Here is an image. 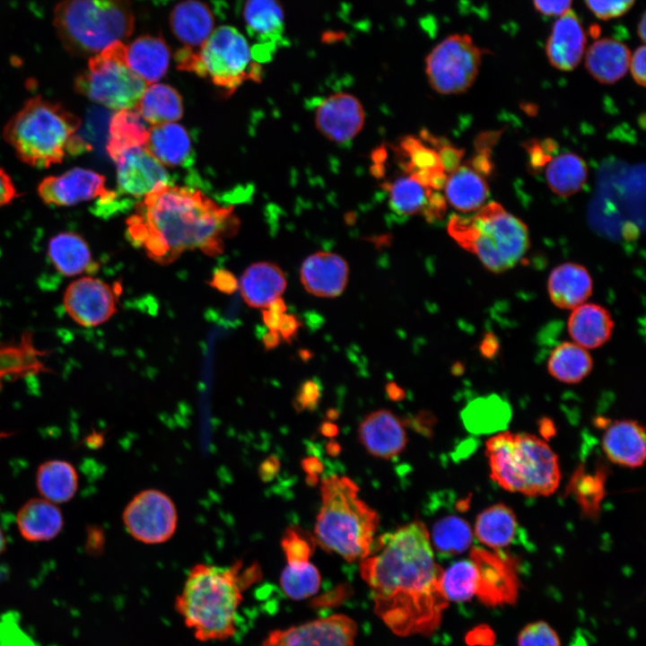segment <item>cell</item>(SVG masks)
Here are the masks:
<instances>
[{
	"mask_svg": "<svg viewBox=\"0 0 646 646\" xmlns=\"http://www.w3.org/2000/svg\"><path fill=\"white\" fill-rule=\"evenodd\" d=\"M378 546L376 554L360 563L375 614L399 636L432 633L449 601L441 590L443 570L434 560L425 525L411 522L383 535Z\"/></svg>",
	"mask_w": 646,
	"mask_h": 646,
	"instance_id": "cell-1",
	"label": "cell"
},
{
	"mask_svg": "<svg viewBox=\"0 0 646 646\" xmlns=\"http://www.w3.org/2000/svg\"><path fill=\"white\" fill-rule=\"evenodd\" d=\"M238 217L202 192L162 184L145 195L127 220V237L157 263L166 265L184 251L214 256L236 233Z\"/></svg>",
	"mask_w": 646,
	"mask_h": 646,
	"instance_id": "cell-2",
	"label": "cell"
},
{
	"mask_svg": "<svg viewBox=\"0 0 646 646\" xmlns=\"http://www.w3.org/2000/svg\"><path fill=\"white\" fill-rule=\"evenodd\" d=\"M241 568L236 561L228 567L197 563L190 569L174 609L197 641H225L236 633L242 591L262 576L256 563Z\"/></svg>",
	"mask_w": 646,
	"mask_h": 646,
	"instance_id": "cell-3",
	"label": "cell"
},
{
	"mask_svg": "<svg viewBox=\"0 0 646 646\" xmlns=\"http://www.w3.org/2000/svg\"><path fill=\"white\" fill-rule=\"evenodd\" d=\"M80 126V118L62 104L38 95L7 121L3 136L22 162L46 169L89 150L77 135Z\"/></svg>",
	"mask_w": 646,
	"mask_h": 646,
	"instance_id": "cell-4",
	"label": "cell"
},
{
	"mask_svg": "<svg viewBox=\"0 0 646 646\" xmlns=\"http://www.w3.org/2000/svg\"><path fill=\"white\" fill-rule=\"evenodd\" d=\"M320 492L316 542L347 562L369 556L380 518L358 497V485L347 476L333 475L322 480Z\"/></svg>",
	"mask_w": 646,
	"mask_h": 646,
	"instance_id": "cell-5",
	"label": "cell"
},
{
	"mask_svg": "<svg viewBox=\"0 0 646 646\" xmlns=\"http://www.w3.org/2000/svg\"><path fill=\"white\" fill-rule=\"evenodd\" d=\"M491 477L503 489L527 496H547L558 487V458L537 436L502 432L486 441Z\"/></svg>",
	"mask_w": 646,
	"mask_h": 646,
	"instance_id": "cell-6",
	"label": "cell"
},
{
	"mask_svg": "<svg viewBox=\"0 0 646 646\" xmlns=\"http://www.w3.org/2000/svg\"><path fill=\"white\" fill-rule=\"evenodd\" d=\"M447 229L460 247L493 273L516 266L530 244L527 225L496 202L484 205L470 216L452 215Z\"/></svg>",
	"mask_w": 646,
	"mask_h": 646,
	"instance_id": "cell-7",
	"label": "cell"
},
{
	"mask_svg": "<svg viewBox=\"0 0 646 646\" xmlns=\"http://www.w3.org/2000/svg\"><path fill=\"white\" fill-rule=\"evenodd\" d=\"M53 24L67 52L86 57L127 39L135 16L130 0H60Z\"/></svg>",
	"mask_w": 646,
	"mask_h": 646,
	"instance_id": "cell-8",
	"label": "cell"
},
{
	"mask_svg": "<svg viewBox=\"0 0 646 646\" xmlns=\"http://www.w3.org/2000/svg\"><path fill=\"white\" fill-rule=\"evenodd\" d=\"M175 59L179 69L207 77L228 93L246 81L260 82L262 78V66L249 41L230 25L214 29L197 51L185 47L179 49Z\"/></svg>",
	"mask_w": 646,
	"mask_h": 646,
	"instance_id": "cell-9",
	"label": "cell"
},
{
	"mask_svg": "<svg viewBox=\"0 0 646 646\" xmlns=\"http://www.w3.org/2000/svg\"><path fill=\"white\" fill-rule=\"evenodd\" d=\"M147 85L128 67L122 41L92 56L86 70L74 80L78 93L117 110L134 109Z\"/></svg>",
	"mask_w": 646,
	"mask_h": 646,
	"instance_id": "cell-10",
	"label": "cell"
},
{
	"mask_svg": "<svg viewBox=\"0 0 646 646\" xmlns=\"http://www.w3.org/2000/svg\"><path fill=\"white\" fill-rule=\"evenodd\" d=\"M485 53L467 33L449 35L425 57L430 86L441 94L465 92L476 81Z\"/></svg>",
	"mask_w": 646,
	"mask_h": 646,
	"instance_id": "cell-11",
	"label": "cell"
},
{
	"mask_svg": "<svg viewBox=\"0 0 646 646\" xmlns=\"http://www.w3.org/2000/svg\"><path fill=\"white\" fill-rule=\"evenodd\" d=\"M122 519L128 533L147 545L168 541L178 525L173 501L156 489H146L135 494L126 506Z\"/></svg>",
	"mask_w": 646,
	"mask_h": 646,
	"instance_id": "cell-12",
	"label": "cell"
},
{
	"mask_svg": "<svg viewBox=\"0 0 646 646\" xmlns=\"http://www.w3.org/2000/svg\"><path fill=\"white\" fill-rule=\"evenodd\" d=\"M105 181V177L94 170L74 167L44 178L37 192L43 203L56 206H71L100 197L102 213L117 202L116 192L107 189Z\"/></svg>",
	"mask_w": 646,
	"mask_h": 646,
	"instance_id": "cell-13",
	"label": "cell"
},
{
	"mask_svg": "<svg viewBox=\"0 0 646 646\" xmlns=\"http://www.w3.org/2000/svg\"><path fill=\"white\" fill-rule=\"evenodd\" d=\"M356 623L337 614L268 633L262 646H354Z\"/></svg>",
	"mask_w": 646,
	"mask_h": 646,
	"instance_id": "cell-14",
	"label": "cell"
},
{
	"mask_svg": "<svg viewBox=\"0 0 646 646\" xmlns=\"http://www.w3.org/2000/svg\"><path fill=\"white\" fill-rule=\"evenodd\" d=\"M470 560L476 571V595L488 606L510 604L518 594V577L514 562L500 550L474 547Z\"/></svg>",
	"mask_w": 646,
	"mask_h": 646,
	"instance_id": "cell-15",
	"label": "cell"
},
{
	"mask_svg": "<svg viewBox=\"0 0 646 646\" xmlns=\"http://www.w3.org/2000/svg\"><path fill=\"white\" fill-rule=\"evenodd\" d=\"M63 303L69 317L83 327L99 326L117 311L113 289L92 276H83L72 282L65 291Z\"/></svg>",
	"mask_w": 646,
	"mask_h": 646,
	"instance_id": "cell-16",
	"label": "cell"
},
{
	"mask_svg": "<svg viewBox=\"0 0 646 646\" xmlns=\"http://www.w3.org/2000/svg\"><path fill=\"white\" fill-rule=\"evenodd\" d=\"M365 112L361 101L348 92H336L321 100L315 112L319 132L331 142L344 144L363 128Z\"/></svg>",
	"mask_w": 646,
	"mask_h": 646,
	"instance_id": "cell-17",
	"label": "cell"
},
{
	"mask_svg": "<svg viewBox=\"0 0 646 646\" xmlns=\"http://www.w3.org/2000/svg\"><path fill=\"white\" fill-rule=\"evenodd\" d=\"M117 163V197L144 196L162 184H169L170 176L144 146L122 152L114 161Z\"/></svg>",
	"mask_w": 646,
	"mask_h": 646,
	"instance_id": "cell-18",
	"label": "cell"
},
{
	"mask_svg": "<svg viewBox=\"0 0 646 646\" xmlns=\"http://www.w3.org/2000/svg\"><path fill=\"white\" fill-rule=\"evenodd\" d=\"M587 35L583 24L570 10L557 18L546 43V55L554 68L569 72L581 63L586 48Z\"/></svg>",
	"mask_w": 646,
	"mask_h": 646,
	"instance_id": "cell-19",
	"label": "cell"
},
{
	"mask_svg": "<svg viewBox=\"0 0 646 646\" xmlns=\"http://www.w3.org/2000/svg\"><path fill=\"white\" fill-rule=\"evenodd\" d=\"M392 209L402 215L422 214L428 221L442 217L445 197L423 186L412 176H402L383 185Z\"/></svg>",
	"mask_w": 646,
	"mask_h": 646,
	"instance_id": "cell-20",
	"label": "cell"
},
{
	"mask_svg": "<svg viewBox=\"0 0 646 646\" xmlns=\"http://www.w3.org/2000/svg\"><path fill=\"white\" fill-rule=\"evenodd\" d=\"M348 275V264L341 256L333 252L319 251L303 261L301 282L309 293L318 297L333 298L344 292Z\"/></svg>",
	"mask_w": 646,
	"mask_h": 646,
	"instance_id": "cell-21",
	"label": "cell"
},
{
	"mask_svg": "<svg viewBox=\"0 0 646 646\" xmlns=\"http://www.w3.org/2000/svg\"><path fill=\"white\" fill-rule=\"evenodd\" d=\"M359 439L370 454L385 459L398 455L406 444V433L402 422L385 409L371 412L362 420L359 427Z\"/></svg>",
	"mask_w": 646,
	"mask_h": 646,
	"instance_id": "cell-22",
	"label": "cell"
},
{
	"mask_svg": "<svg viewBox=\"0 0 646 646\" xmlns=\"http://www.w3.org/2000/svg\"><path fill=\"white\" fill-rule=\"evenodd\" d=\"M243 18L249 36L256 41L251 47L255 58L265 60L266 48L283 36L284 11L279 0H246Z\"/></svg>",
	"mask_w": 646,
	"mask_h": 646,
	"instance_id": "cell-23",
	"label": "cell"
},
{
	"mask_svg": "<svg viewBox=\"0 0 646 646\" xmlns=\"http://www.w3.org/2000/svg\"><path fill=\"white\" fill-rule=\"evenodd\" d=\"M602 448L606 456L617 465L641 467L646 457L644 428L633 420L612 422L603 434Z\"/></svg>",
	"mask_w": 646,
	"mask_h": 646,
	"instance_id": "cell-24",
	"label": "cell"
},
{
	"mask_svg": "<svg viewBox=\"0 0 646 646\" xmlns=\"http://www.w3.org/2000/svg\"><path fill=\"white\" fill-rule=\"evenodd\" d=\"M239 287L244 301L252 308L266 309L286 289L283 270L271 262H257L242 274Z\"/></svg>",
	"mask_w": 646,
	"mask_h": 646,
	"instance_id": "cell-25",
	"label": "cell"
},
{
	"mask_svg": "<svg viewBox=\"0 0 646 646\" xmlns=\"http://www.w3.org/2000/svg\"><path fill=\"white\" fill-rule=\"evenodd\" d=\"M169 22L174 36L191 49L200 48L214 30L213 12L199 0H183L177 4Z\"/></svg>",
	"mask_w": 646,
	"mask_h": 646,
	"instance_id": "cell-26",
	"label": "cell"
},
{
	"mask_svg": "<svg viewBox=\"0 0 646 646\" xmlns=\"http://www.w3.org/2000/svg\"><path fill=\"white\" fill-rule=\"evenodd\" d=\"M593 289L591 276L581 265L567 262L555 266L547 281L551 301L560 309L573 310L584 303Z\"/></svg>",
	"mask_w": 646,
	"mask_h": 646,
	"instance_id": "cell-27",
	"label": "cell"
},
{
	"mask_svg": "<svg viewBox=\"0 0 646 646\" xmlns=\"http://www.w3.org/2000/svg\"><path fill=\"white\" fill-rule=\"evenodd\" d=\"M567 329L574 343L586 349H594L609 340L614 321L606 308L584 302L572 310Z\"/></svg>",
	"mask_w": 646,
	"mask_h": 646,
	"instance_id": "cell-28",
	"label": "cell"
},
{
	"mask_svg": "<svg viewBox=\"0 0 646 646\" xmlns=\"http://www.w3.org/2000/svg\"><path fill=\"white\" fill-rule=\"evenodd\" d=\"M631 55L623 42L610 38L598 39L586 51L585 66L596 81L612 84L627 73Z\"/></svg>",
	"mask_w": 646,
	"mask_h": 646,
	"instance_id": "cell-29",
	"label": "cell"
},
{
	"mask_svg": "<svg viewBox=\"0 0 646 646\" xmlns=\"http://www.w3.org/2000/svg\"><path fill=\"white\" fill-rule=\"evenodd\" d=\"M170 59V48L162 37L144 35L126 45L128 67L148 85L166 74Z\"/></svg>",
	"mask_w": 646,
	"mask_h": 646,
	"instance_id": "cell-30",
	"label": "cell"
},
{
	"mask_svg": "<svg viewBox=\"0 0 646 646\" xmlns=\"http://www.w3.org/2000/svg\"><path fill=\"white\" fill-rule=\"evenodd\" d=\"M48 256L54 267L65 276H75L98 266L86 240L74 231L54 235L48 244Z\"/></svg>",
	"mask_w": 646,
	"mask_h": 646,
	"instance_id": "cell-31",
	"label": "cell"
},
{
	"mask_svg": "<svg viewBox=\"0 0 646 646\" xmlns=\"http://www.w3.org/2000/svg\"><path fill=\"white\" fill-rule=\"evenodd\" d=\"M444 189L445 200L462 213L479 210L489 195L488 185L481 172L467 165H459L447 176Z\"/></svg>",
	"mask_w": 646,
	"mask_h": 646,
	"instance_id": "cell-32",
	"label": "cell"
},
{
	"mask_svg": "<svg viewBox=\"0 0 646 646\" xmlns=\"http://www.w3.org/2000/svg\"><path fill=\"white\" fill-rule=\"evenodd\" d=\"M64 525L60 510L46 499H31L17 513V526L23 538L31 542L56 537Z\"/></svg>",
	"mask_w": 646,
	"mask_h": 646,
	"instance_id": "cell-33",
	"label": "cell"
},
{
	"mask_svg": "<svg viewBox=\"0 0 646 646\" xmlns=\"http://www.w3.org/2000/svg\"><path fill=\"white\" fill-rule=\"evenodd\" d=\"M144 147L160 163L170 167L185 164L192 153L187 130L171 122L151 127Z\"/></svg>",
	"mask_w": 646,
	"mask_h": 646,
	"instance_id": "cell-34",
	"label": "cell"
},
{
	"mask_svg": "<svg viewBox=\"0 0 646 646\" xmlns=\"http://www.w3.org/2000/svg\"><path fill=\"white\" fill-rule=\"evenodd\" d=\"M399 148L406 157L403 167L410 176L432 189L444 187L448 175L437 151L427 147L414 136L404 137Z\"/></svg>",
	"mask_w": 646,
	"mask_h": 646,
	"instance_id": "cell-35",
	"label": "cell"
},
{
	"mask_svg": "<svg viewBox=\"0 0 646 646\" xmlns=\"http://www.w3.org/2000/svg\"><path fill=\"white\" fill-rule=\"evenodd\" d=\"M519 529L516 515L502 503L483 511L476 518L475 536L478 541L494 550L511 544Z\"/></svg>",
	"mask_w": 646,
	"mask_h": 646,
	"instance_id": "cell-36",
	"label": "cell"
},
{
	"mask_svg": "<svg viewBox=\"0 0 646 646\" xmlns=\"http://www.w3.org/2000/svg\"><path fill=\"white\" fill-rule=\"evenodd\" d=\"M135 109L149 124L160 125L179 120L183 115V102L173 87L156 83L146 87Z\"/></svg>",
	"mask_w": 646,
	"mask_h": 646,
	"instance_id": "cell-37",
	"label": "cell"
},
{
	"mask_svg": "<svg viewBox=\"0 0 646 646\" xmlns=\"http://www.w3.org/2000/svg\"><path fill=\"white\" fill-rule=\"evenodd\" d=\"M36 484L39 493L46 500L55 503L65 502L76 493L77 472L67 461L48 460L39 467Z\"/></svg>",
	"mask_w": 646,
	"mask_h": 646,
	"instance_id": "cell-38",
	"label": "cell"
},
{
	"mask_svg": "<svg viewBox=\"0 0 646 646\" xmlns=\"http://www.w3.org/2000/svg\"><path fill=\"white\" fill-rule=\"evenodd\" d=\"M148 131L145 121L135 109L118 110L109 122V155L115 161L126 150L144 146Z\"/></svg>",
	"mask_w": 646,
	"mask_h": 646,
	"instance_id": "cell-39",
	"label": "cell"
},
{
	"mask_svg": "<svg viewBox=\"0 0 646 646\" xmlns=\"http://www.w3.org/2000/svg\"><path fill=\"white\" fill-rule=\"evenodd\" d=\"M593 360L586 348L574 342H563L551 352L547 361L550 375L562 382L581 381L591 371Z\"/></svg>",
	"mask_w": 646,
	"mask_h": 646,
	"instance_id": "cell-40",
	"label": "cell"
},
{
	"mask_svg": "<svg viewBox=\"0 0 646 646\" xmlns=\"http://www.w3.org/2000/svg\"><path fill=\"white\" fill-rule=\"evenodd\" d=\"M588 177L586 162L573 153H561L548 162L546 179L556 195L567 197L579 192Z\"/></svg>",
	"mask_w": 646,
	"mask_h": 646,
	"instance_id": "cell-41",
	"label": "cell"
},
{
	"mask_svg": "<svg viewBox=\"0 0 646 646\" xmlns=\"http://www.w3.org/2000/svg\"><path fill=\"white\" fill-rule=\"evenodd\" d=\"M432 537L437 552L450 556L465 552L471 545L473 535L463 519L447 516L434 524Z\"/></svg>",
	"mask_w": 646,
	"mask_h": 646,
	"instance_id": "cell-42",
	"label": "cell"
},
{
	"mask_svg": "<svg viewBox=\"0 0 646 646\" xmlns=\"http://www.w3.org/2000/svg\"><path fill=\"white\" fill-rule=\"evenodd\" d=\"M441 590L448 601L463 602L476 595V571L473 562L462 560L443 571Z\"/></svg>",
	"mask_w": 646,
	"mask_h": 646,
	"instance_id": "cell-43",
	"label": "cell"
},
{
	"mask_svg": "<svg viewBox=\"0 0 646 646\" xmlns=\"http://www.w3.org/2000/svg\"><path fill=\"white\" fill-rule=\"evenodd\" d=\"M280 586L290 598L304 599L318 592L320 587V574L310 562L287 564L281 573Z\"/></svg>",
	"mask_w": 646,
	"mask_h": 646,
	"instance_id": "cell-44",
	"label": "cell"
},
{
	"mask_svg": "<svg viewBox=\"0 0 646 646\" xmlns=\"http://www.w3.org/2000/svg\"><path fill=\"white\" fill-rule=\"evenodd\" d=\"M518 646H561L556 632L546 622L527 624L518 635Z\"/></svg>",
	"mask_w": 646,
	"mask_h": 646,
	"instance_id": "cell-45",
	"label": "cell"
},
{
	"mask_svg": "<svg viewBox=\"0 0 646 646\" xmlns=\"http://www.w3.org/2000/svg\"><path fill=\"white\" fill-rule=\"evenodd\" d=\"M281 546L286 556L287 564H301L309 562L312 553V545L294 528L284 532Z\"/></svg>",
	"mask_w": 646,
	"mask_h": 646,
	"instance_id": "cell-46",
	"label": "cell"
},
{
	"mask_svg": "<svg viewBox=\"0 0 646 646\" xmlns=\"http://www.w3.org/2000/svg\"><path fill=\"white\" fill-rule=\"evenodd\" d=\"M588 9L598 19L607 21L625 14L635 0H584Z\"/></svg>",
	"mask_w": 646,
	"mask_h": 646,
	"instance_id": "cell-47",
	"label": "cell"
},
{
	"mask_svg": "<svg viewBox=\"0 0 646 646\" xmlns=\"http://www.w3.org/2000/svg\"><path fill=\"white\" fill-rule=\"evenodd\" d=\"M321 394V388L318 381L309 380L304 381L294 399L296 409H312L316 406Z\"/></svg>",
	"mask_w": 646,
	"mask_h": 646,
	"instance_id": "cell-48",
	"label": "cell"
},
{
	"mask_svg": "<svg viewBox=\"0 0 646 646\" xmlns=\"http://www.w3.org/2000/svg\"><path fill=\"white\" fill-rule=\"evenodd\" d=\"M535 10L544 16H561L572 9V0H532Z\"/></svg>",
	"mask_w": 646,
	"mask_h": 646,
	"instance_id": "cell-49",
	"label": "cell"
},
{
	"mask_svg": "<svg viewBox=\"0 0 646 646\" xmlns=\"http://www.w3.org/2000/svg\"><path fill=\"white\" fill-rule=\"evenodd\" d=\"M285 311L286 305L281 298L272 302L267 308H266V310H263V319L268 327V330L278 332V328Z\"/></svg>",
	"mask_w": 646,
	"mask_h": 646,
	"instance_id": "cell-50",
	"label": "cell"
},
{
	"mask_svg": "<svg viewBox=\"0 0 646 646\" xmlns=\"http://www.w3.org/2000/svg\"><path fill=\"white\" fill-rule=\"evenodd\" d=\"M646 48L644 44L638 47L631 55L629 68L633 80L641 86H645Z\"/></svg>",
	"mask_w": 646,
	"mask_h": 646,
	"instance_id": "cell-51",
	"label": "cell"
},
{
	"mask_svg": "<svg viewBox=\"0 0 646 646\" xmlns=\"http://www.w3.org/2000/svg\"><path fill=\"white\" fill-rule=\"evenodd\" d=\"M209 284L227 294L234 292L239 286L236 277L225 269H217Z\"/></svg>",
	"mask_w": 646,
	"mask_h": 646,
	"instance_id": "cell-52",
	"label": "cell"
},
{
	"mask_svg": "<svg viewBox=\"0 0 646 646\" xmlns=\"http://www.w3.org/2000/svg\"><path fill=\"white\" fill-rule=\"evenodd\" d=\"M445 172H451L459 166L463 151H459L449 144L442 145L437 151Z\"/></svg>",
	"mask_w": 646,
	"mask_h": 646,
	"instance_id": "cell-53",
	"label": "cell"
},
{
	"mask_svg": "<svg viewBox=\"0 0 646 646\" xmlns=\"http://www.w3.org/2000/svg\"><path fill=\"white\" fill-rule=\"evenodd\" d=\"M17 196H19V193L12 179L6 171L0 167V207L9 205Z\"/></svg>",
	"mask_w": 646,
	"mask_h": 646,
	"instance_id": "cell-54",
	"label": "cell"
},
{
	"mask_svg": "<svg viewBox=\"0 0 646 646\" xmlns=\"http://www.w3.org/2000/svg\"><path fill=\"white\" fill-rule=\"evenodd\" d=\"M86 551L91 554H99L104 546L103 532L97 527H89L87 528Z\"/></svg>",
	"mask_w": 646,
	"mask_h": 646,
	"instance_id": "cell-55",
	"label": "cell"
},
{
	"mask_svg": "<svg viewBox=\"0 0 646 646\" xmlns=\"http://www.w3.org/2000/svg\"><path fill=\"white\" fill-rule=\"evenodd\" d=\"M300 326L301 322L295 316L284 314L278 328V333L281 337L286 341H290L296 335Z\"/></svg>",
	"mask_w": 646,
	"mask_h": 646,
	"instance_id": "cell-56",
	"label": "cell"
},
{
	"mask_svg": "<svg viewBox=\"0 0 646 646\" xmlns=\"http://www.w3.org/2000/svg\"><path fill=\"white\" fill-rule=\"evenodd\" d=\"M279 469V461L275 457H270L263 461L260 465L258 472L263 480L268 481L277 473Z\"/></svg>",
	"mask_w": 646,
	"mask_h": 646,
	"instance_id": "cell-57",
	"label": "cell"
},
{
	"mask_svg": "<svg viewBox=\"0 0 646 646\" xmlns=\"http://www.w3.org/2000/svg\"><path fill=\"white\" fill-rule=\"evenodd\" d=\"M387 393L388 397L394 401H399L405 397L404 390L395 382H389L387 385Z\"/></svg>",
	"mask_w": 646,
	"mask_h": 646,
	"instance_id": "cell-58",
	"label": "cell"
},
{
	"mask_svg": "<svg viewBox=\"0 0 646 646\" xmlns=\"http://www.w3.org/2000/svg\"><path fill=\"white\" fill-rule=\"evenodd\" d=\"M302 467L307 473L313 475L319 473L322 469V466L319 461L315 458H306L302 461Z\"/></svg>",
	"mask_w": 646,
	"mask_h": 646,
	"instance_id": "cell-59",
	"label": "cell"
},
{
	"mask_svg": "<svg viewBox=\"0 0 646 646\" xmlns=\"http://www.w3.org/2000/svg\"><path fill=\"white\" fill-rule=\"evenodd\" d=\"M281 336L278 332L268 330L264 337V343L267 349L275 347L280 342Z\"/></svg>",
	"mask_w": 646,
	"mask_h": 646,
	"instance_id": "cell-60",
	"label": "cell"
},
{
	"mask_svg": "<svg viewBox=\"0 0 646 646\" xmlns=\"http://www.w3.org/2000/svg\"><path fill=\"white\" fill-rule=\"evenodd\" d=\"M321 432L327 437H333L337 433V427L331 423H324L321 426Z\"/></svg>",
	"mask_w": 646,
	"mask_h": 646,
	"instance_id": "cell-61",
	"label": "cell"
},
{
	"mask_svg": "<svg viewBox=\"0 0 646 646\" xmlns=\"http://www.w3.org/2000/svg\"><path fill=\"white\" fill-rule=\"evenodd\" d=\"M645 13H642L641 20L637 26V35L642 39V42H645Z\"/></svg>",
	"mask_w": 646,
	"mask_h": 646,
	"instance_id": "cell-62",
	"label": "cell"
},
{
	"mask_svg": "<svg viewBox=\"0 0 646 646\" xmlns=\"http://www.w3.org/2000/svg\"><path fill=\"white\" fill-rule=\"evenodd\" d=\"M5 549V538L2 532V529L0 528V554H2Z\"/></svg>",
	"mask_w": 646,
	"mask_h": 646,
	"instance_id": "cell-63",
	"label": "cell"
},
{
	"mask_svg": "<svg viewBox=\"0 0 646 646\" xmlns=\"http://www.w3.org/2000/svg\"><path fill=\"white\" fill-rule=\"evenodd\" d=\"M1 436H2V434H0V437H1Z\"/></svg>",
	"mask_w": 646,
	"mask_h": 646,
	"instance_id": "cell-64",
	"label": "cell"
}]
</instances>
